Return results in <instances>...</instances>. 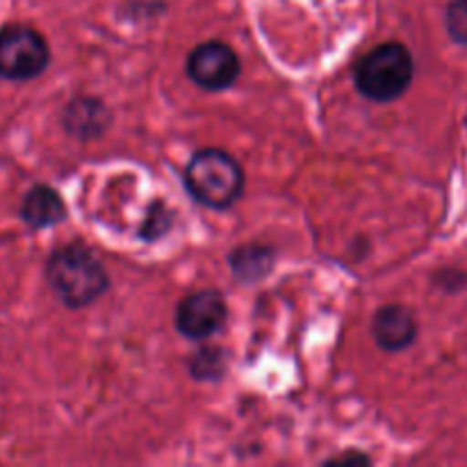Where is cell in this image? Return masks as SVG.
Returning <instances> with one entry per match:
<instances>
[{
	"mask_svg": "<svg viewBox=\"0 0 467 467\" xmlns=\"http://www.w3.org/2000/svg\"><path fill=\"white\" fill-rule=\"evenodd\" d=\"M48 283L68 308H85L108 290V274L100 260L82 246H62L48 260Z\"/></svg>",
	"mask_w": 467,
	"mask_h": 467,
	"instance_id": "obj_1",
	"label": "cell"
},
{
	"mask_svg": "<svg viewBox=\"0 0 467 467\" xmlns=\"http://www.w3.org/2000/svg\"><path fill=\"white\" fill-rule=\"evenodd\" d=\"M413 76V55L400 41L377 46L356 64V87L374 103H390L404 96Z\"/></svg>",
	"mask_w": 467,
	"mask_h": 467,
	"instance_id": "obj_2",
	"label": "cell"
},
{
	"mask_svg": "<svg viewBox=\"0 0 467 467\" xmlns=\"http://www.w3.org/2000/svg\"><path fill=\"white\" fill-rule=\"evenodd\" d=\"M185 185L199 203L222 210L240 199L244 190V171L237 160L223 150L205 149L187 164Z\"/></svg>",
	"mask_w": 467,
	"mask_h": 467,
	"instance_id": "obj_3",
	"label": "cell"
},
{
	"mask_svg": "<svg viewBox=\"0 0 467 467\" xmlns=\"http://www.w3.org/2000/svg\"><path fill=\"white\" fill-rule=\"evenodd\" d=\"M50 62L44 36L27 26H5L0 30V78L26 82L41 76Z\"/></svg>",
	"mask_w": 467,
	"mask_h": 467,
	"instance_id": "obj_4",
	"label": "cell"
},
{
	"mask_svg": "<svg viewBox=\"0 0 467 467\" xmlns=\"http://www.w3.org/2000/svg\"><path fill=\"white\" fill-rule=\"evenodd\" d=\"M187 73L203 89H228L240 76V57L231 46L222 41H208L192 50L187 59Z\"/></svg>",
	"mask_w": 467,
	"mask_h": 467,
	"instance_id": "obj_5",
	"label": "cell"
},
{
	"mask_svg": "<svg viewBox=\"0 0 467 467\" xmlns=\"http://www.w3.org/2000/svg\"><path fill=\"white\" fill-rule=\"evenodd\" d=\"M226 315V301L219 292H196L178 306L176 328L190 340H205L223 327Z\"/></svg>",
	"mask_w": 467,
	"mask_h": 467,
	"instance_id": "obj_6",
	"label": "cell"
},
{
	"mask_svg": "<svg viewBox=\"0 0 467 467\" xmlns=\"http://www.w3.org/2000/svg\"><path fill=\"white\" fill-rule=\"evenodd\" d=\"M374 337L388 351H401L410 347L418 337V322L406 306L392 304L374 315Z\"/></svg>",
	"mask_w": 467,
	"mask_h": 467,
	"instance_id": "obj_7",
	"label": "cell"
},
{
	"mask_svg": "<svg viewBox=\"0 0 467 467\" xmlns=\"http://www.w3.org/2000/svg\"><path fill=\"white\" fill-rule=\"evenodd\" d=\"M21 214L27 226L32 228H48L62 222L67 217L64 201L53 187L36 185L26 194L21 205Z\"/></svg>",
	"mask_w": 467,
	"mask_h": 467,
	"instance_id": "obj_8",
	"label": "cell"
},
{
	"mask_svg": "<svg viewBox=\"0 0 467 467\" xmlns=\"http://www.w3.org/2000/svg\"><path fill=\"white\" fill-rule=\"evenodd\" d=\"M64 126L71 135L80 140H91L99 137L108 126V109L100 100L94 99H78L64 112Z\"/></svg>",
	"mask_w": 467,
	"mask_h": 467,
	"instance_id": "obj_9",
	"label": "cell"
},
{
	"mask_svg": "<svg viewBox=\"0 0 467 467\" xmlns=\"http://www.w3.org/2000/svg\"><path fill=\"white\" fill-rule=\"evenodd\" d=\"M231 269L242 281H255L272 269V254L265 246H242L231 255Z\"/></svg>",
	"mask_w": 467,
	"mask_h": 467,
	"instance_id": "obj_10",
	"label": "cell"
},
{
	"mask_svg": "<svg viewBox=\"0 0 467 467\" xmlns=\"http://www.w3.org/2000/svg\"><path fill=\"white\" fill-rule=\"evenodd\" d=\"M223 372V351L222 349H208L199 351L192 360V374L196 379H217Z\"/></svg>",
	"mask_w": 467,
	"mask_h": 467,
	"instance_id": "obj_11",
	"label": "cell"
},
{
	"mask_svg": "<svg viewBox=\"0 0 467 467\" xmlns=\"http://www.w3.org/2000/svg\"><path fill=\"white\" fill-rule=\"evenodd\" d=\"M445 26L456 44L467 46V0H451L447 5Z\"/></svg>",
	"mask_w": 467,
	"mask_h": 467,
	"instance_id": "obj_12",
	"label": "cell"
},
{
	"mask_svg": "<svg viewBox=\"0 0 467 467\" xmlns=\"http://www.w3.org/2000/svg\"><path fill=\"white\" fill-rule=\"evenodd\" d=\"M438 285L447 292H461L467 285V276L459 269H442L438 276Z\"/></svg>",
	"mask_w": 467,
	"mask_h": 467,
	"instance_id": "obj_13",
	"label": "cell"
},
{
	"mask_svg": "<svg viewBox=\"0 0 467 467\" xmlns=\"http://www.w3.org/2000/svg\"><path fill=\"white\" fill-rule=\"evenodd\" d=\"M169 217V213L167 210H162L160 208V213H150V217H149V222H146V226H144V237H158V235H162L164 231H167V226H169V222H164L162 223V219H167Z\"/></svg>",
	"mask_w": 467,
	"mask_h": 467,
	"instance_id": "obj_14",
	"label": "cell"
}]
</instances>
